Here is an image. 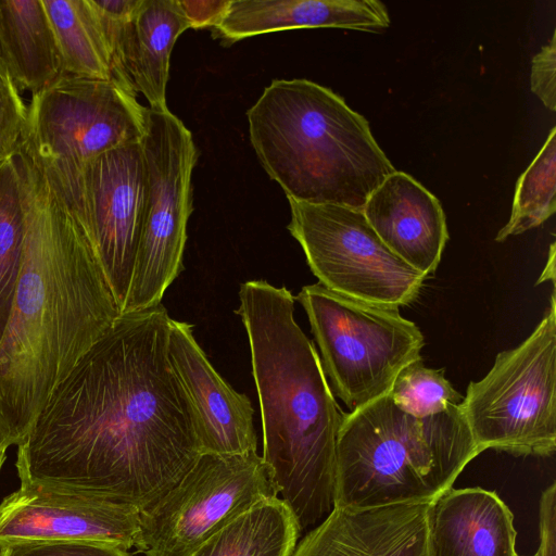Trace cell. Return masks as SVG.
Returning a JSON list of instances; mask_svg holds the SVG:
<instances>
[{"label": "cell", "instance_id": "cell-1", "mask_svg": "<svg viewBox=\"0 0 556 556\" xmlns=\"http://www.w3.org/2000/svg\"><path fill=\"white\" fill-rule=\"evenodd\" d=\"M170 320L162 304L122 313L81 356L17 445L21 484L141 510L180 480L202 453Z\"/></svg>", "mask_w": 556, "mask_h": 556}, {"label": "cell", "instance_id": "cell-2", "mask_svg": "<svg viewBox=\"0 0 556 556\" xmlns=\"http://www.w3.org/2000/svg\"><path fill=\"white\" fill-rule=\"evenodd\" d=\"M26 236L0 341V443L18 445L53 390L122 314L78 223L24 150Z\"/></svg>", "mask_w": 556, "mask_h": 556}, {"label": "cell", "instance_id": "cell-3", "mask_svg": "<svg viewBox=\"0 0 556 556\" xmlns=\"http://www.w3.org/2000/svg\"><path fill=\"white\" fill-rule=\"evenodd\" d=\"M236 314L245 328L261 409L263 455L278 497L301 529L336 507L337 438L344 413L319 354L296 324L294 296L266 280L240 285Z\"/></svg>", "mask_w": 556, "mask_h": 556}, {"label": "cell", "instance_id": "cell-4", "mask_svg": "<svg viewBox=\"0 0 556 556\" xmlns=\"http://www.w3.org/2000/svg\"><path fill=\"white\" fill-rule=\"evenodd\" d=\"M247 117L253 150L287 199L363 210L396 172L367 119L314 81L274 79Z\"/></svg>", "mask_w": 556, "mask_h": 556}, {"label": "cell", "instance_id": "cell-5", "mask_svg": "<svg viewBox=\"0 0 556 556\" xmlns=\"http://www.w3.org/2000/svg\"><path fill=\"white\" fill-rule=\"evenodd\" d=\"M480 453L459 406L417 418L386 394L344 413L337 438L336 506L431 503Z\"/></svg>", "mask_w": 556, "mask_h": 556}, {"label": "cell", "instance_id": "cell-6", "mask_svg": "<svg viewBox=\"0 0 556 556\" xmlns=\"http://www.w3.org/2000/svg\"><path fill=\"white\" fill-rule=\"evenodd\" d=\"M147 112L136 92L114 80L63 75L31 94L22 148L66 201L87 163L142 140Z\"/></svg>", "mask_w": 556, "mask_h": 556}, {"label": "cell", "instance_id": "cell-7", "mask_svg": "<svg viewBox=\"0 0 556 556\" xmlns=\"http://www.w3.org/2000/svg\"><path fill=\"white\" fill-rule=\"evenodd\" d=\"M480 450L546 457L556 450V298L533 332L497 354L459 405Z\"/></svg>", "mask_w": 556, "mask_h": 556}, {"label": "cell", "instance_id": "cell-8", "mask_svg": "<svg viewBox=\"0 0 556 556\" xmlns=\"http://www.w3.org/2000/svg\"><path fill=\"white\" fill-rule=\"evenodd\" d=\"M304 308L329 387L352 410L386 394L397 374L421 358L418 326L399 308L339 295L320 283L294 298Z\"/></svg>", "mask_w": 556, "mask_h": 556}, {"label": "cell", "instance_id": "cell-9", "mask_svg": "<svg viewBox=\"0 0 556 556\" xmlns=\"http://www.w3.org/2000/svg\"><path fill=\"white\" fill-rule=\"evenodd\" d=\"M146 197L128 299L123 313L155 307L179 276L192 213L191 177L198 160L190 130L168 111L148 108L141 140Z\"/></svg>", "mask_w": 556, "mask_h": 556}, {"label": "cell", "instance_id": "cell-10", "mask_svg": "<svg viewBox=\"0 0 556 556\" xmlns=\"http://www.w3.org/2000/svg\"><path fill=\"white\" fill-rule=\"evenodd\" d=\"M276 496L257 452L201 454L172 489L140 510L135 547L144 556H190L240 515Z\"/></svg>", "mask_w": 556, "mask_h": 556}, {"label": "cell", "instance_id": "cell-11", "mask_svg": "<svg viewBox=\"0 0 556 556\" xmlns=\"http://www.w3.org/2000/svg\"><path fill=\"white\" fill-rule=\"evenodd\" d=\"M287 226L326 289L364 303L400 308L416 300L426 279L378 237L363 210L288 199Z\"/></svg>", "mask_w": 556, "mask_h": 556}, {"label": "cell", "instance_id": "cell-12", "mask_svg": "<svg viewBox=\"0 0 556 556\" xmlns=\"http://www.w3.org/2000/svg\"><path fill=\"white\" fill-rule=\"evenodd\" d=\"M146 197L140 142L109 150L85 165L63 202L84 231L121 313L129 294Z\"/></svg>", "mask_w": 556, "mask_h": 556}, {"label": "cell", "instance_id": "cell-13", "mask_svg": "<svg viewBox=\"0 0 556 556\" xmlns=\"http://www.w3.org/2000/svg\"><path fill=\"white\" fill-rule=\"evenodd\" d=\"M139 513L100 496L21 484L0 503V546L66 540L102 542L128 551L137 541Z\"/></svg>", "mask_w": 556, "mask_h": 556}, {"label": "cell", "instance_id": "cell-14", "mask_svg": "<svg viewBox=\"0 0 556 556\" xmlns=\"http://www.w3.org/2000/svg\"><path fill=\"white\" fill-rule=\"evenodd\" d=\"M109 45L113 79L154 111H168L166 87L176 40L190 28L179 0H91Z\"/></svg>", "mask_w": 556, "mask_h": 556}, {"label": "cell", "instance_id": "cell-15", "mask_svg": "<svg viewBox=\"0 0 556 556\" xmlns=\"http://www.w3.org/2000/svg\"><path fill=\"white\" fill-rule=\"evenodd\" d=\"M168 356L194 410L201 453L257 452L250 399L217 374L198 344L191 324L170 320Z\"/></svg>", "mask_w": 556, "mask_h": 556}, {"label": "cell", "instance_id": "cell-16", "mask_svg": "<svg viewBox=\"0 0 556 556\" xmlns=\"http://www.w3.org/2000/svg\"><path fill=\"white\" fill-rule=\"evenodd\" d=\"M430 503L368 509L336 506L291 556H430Z\"/></svg>", "mask_w": 556, "mask_h": 556}, {"label": "cell", "instance_id": "cell-17", "mask_svg": "<svg viewBox=\"0 0 556 556\" xmlns=\"http://www.w3.org/2000/svg\"><path fill=\"white\" fill-rule=\"evenodd\" d=\"M363 213L382 242L426 278L440 264L448 240L443 208L404 172L391 174L369 197Z\"/></svg>", "mask_w": 556, "mask_h": 556}, {"label": "cell", "instance_id": "cell-18", "mask_svg": "<svg viewBox=\"0 0 556 556\" xmlns=\"http://www.w3.org/2000/svg\"><path fill=\"white\" fill-rule=\"evenodd\" d=\"M514 514L496 492L451 488L430 503V556H519Z\"/></svg>", "mask_w": 556, "mask_h": 556}, {"label": "cell", "instance_id": "cell-19", "mask_svg": "<svg viewBox=\"0 0 556 556\" xmlns=\"http://www.w3.org/2000/svg\"><path fill=\"white\" fill-rule=\"evenodd\" d=\"M391 24L378 0H230L216 37L236 41L288 29L348 28L381 33Z\"/></svg>", "mask_w": 556, "mask_h": 556}, {"label": "cell", "instance_id": "cell-20", "mask_svg": "<svg viewBox=\"0 0 556 556\" xmlns=\"http://www.w3.org/2000/svg\"><path fill=\"white\" fill-rule=\"evenodd\" d=\"M0 47L18 90L34 94L63 76L59 48L41 0H0Z\"/></svg>", "mask_w": 556, "mask_h": 556}, {"label": "cell", "instance_id": "cell-21", "mask_svg": "<svg viewBox=\"0 0 556 556\" xmlns=\"http://www.w3.org/2000/svg\"><path fill=\"white\" fill-rule=\"evenodd\" d=\"M300 534L294 515L276 496L240 515L190 556H291Z\"/></svg>", "mask_w": 556, "mask_h": 556}, {"label": "cell", "instance_id": "cell-22", "mask_svg": "<svg viewBox=\"0 0 556 556\" xmlns=\"http://www.w3.org/2000/svg\"><path fill=\"white\" fill-rule=\"evenodd\" d=\"M41 1L56 40L63 75L114 80L109 45L91 0Z\"/></svg>", "mask_w": 556, "mask_h": 556}, {"label": "cell", "instance_id": "cell-23", "mask_svg": "<svg viewBox=\"0 0 556 556\" xmlns=\"http://www.w3.org/2000/svg\"><path fill=\"white\" fill-rule=\"evenodd\" d=\"M26 236L22 177L14 156L0 165V341L20 276Z\"/></svg>", "mask_w": 556, "mask_h": 556}, {"label": "cell", "instance_id": "cell-24", "mask_svg": "<svg viewBox=\"0 0 556 556\" xmlns=\"http://www.w3.org/2000/svg\"><path fill=\"white\" fill-rule=\"evenodd\" d=\"M556 128L517 180L511 213L495 241L539 227L556 211Z\"/></svg>", "mask_w": 556, "mask_h": 556}, {"label": "cell", "instance_id": "cell-25", "mask_svg": "<svg viewBox=\"0 0 556 556\" xmlns=\"http://www.w3.org/2000/svg\"><path fill=\"white\" fill-rule=\"evenodd\" d=\"M388 395L400 410L417 418L441 414L464 400L445 378L444 369L426 367L422 358L397 374Z\"/></svg>", "mask_w": 556, "mask_h": 556}, {"label": "cell", "instance_id": "cell-26", "mask_svg": "<svg viewBox=\"0 0 556 556\" xmlns=\"http://www.w3.org/2000/svg\"><path fill=\"white\" fill-rule=\"evenodd\" d=\"M28 108L0 58V165L16 155L25 141Z\"/></svg>", "mask_w": 556, "mask_h": 556}, {"label": "cell", "instance_id": "cell-27", "mask_svg": "<svg viewBox=\"0 0 556 556\" xmlns=\"http://www.w3.org/2000/svg\"><path fill=\"white\" fill-rule=\"evenodd\" d=\"M0 556H131L128 551L93 541L34 540L0 546Z\"/></svg>", "mask_w": 556, "mask_h": 556}, {"label": "cell", "instance_id": "cell-28", "mask_svg": "<svg viewBox=\"0 0 556 556\" xmlns=\"http://www.w3.org/2000/svg\"><path fill=\"white\" fill-rule=\"evenodd\" d=\"M556 33L532 59L530 86L545 108L556 110Z\"/></svg>", "mask_w": 556, "mask_h": 556}, {"label": "cell", "instance_id": "cell-29", "mask_svg": "<svg viewBox=\"0 0 556 556\" xmlns=\"http://www.w3.org/2000/svg\"><path fill=\"white\" fill-rule=\"evenodd\" d=\"M540 545L538 556H556V484L553 482L540 498Z\"/></svg>", "mask_w": 556, "mask_h": 556}, {"label": "cell", "instance_id": "cell-30", "mask_svg": "<svg viewBox=\"0 0 556 556\" xmlns=\"http://www.w3.org/2000/svg\"><path fill=\"white\" fill-rule=\"evenodd\" d=\"M190 28L201 29L205 27H215L224 17L230 0H210V1H190L179 0Z\"/></svg>", "mask_w": 556, "mask_h": 556}, {"label": "cell", "instance_id": "cell-31", "mask_svg": "<svg viewBox=\"0 0 556 556\" xmlns=\"http://www.w3.org/2000/svg\"><path fill=\"white\" fill-rule=\"evenodd\" d=\"M551 279L553 283H555V242L551 244L548 261L546 266L538 280V283L543 282L544 280Z\"/></svg>", "mask_w": 556, "mask_h": 556}, {"label": "cell", "instance_id": "cell-32", "mask_svg": "<svg viewBox=\"0 0 556 556\" xmlns=\"http://www.w3.org/2000/svg\"><path fill=\"white\" fill-rule=\"evenodd\" d=\"M7 450L8 448L0 443V471H1L2 465H3L4 460H5V452H7Z\"/></svg>", "mask_w": 556, "mask_h": 556}, {"label": "cell", "instance_id": "cell-33", "mask_svg": "<svg viewBox=\"0 0 556 556\" xmlns=\"http://www.w3.org/2000/svg\"><path fill=\"white\" fill-rule=\"evenodd\" d=\"M0 58L2 59V55H1V47H0Z\"/></svg>", "mask_w": 556, "mask_h": 556}, {"label": "cell", "instance_id": "cell-34", "mask_svg": "<svg viewBox=\"0 0 556 556\" xmlns=\"http://www.w3.org/2000/svg\"><path fill=\"white\" fill-rule=\"evenodd\" d=\"M532 556H538V554L535 553V554H534V555H532Z\"/></svg>", "mask_w": 556, "mask_h": 556}]
</instances>
